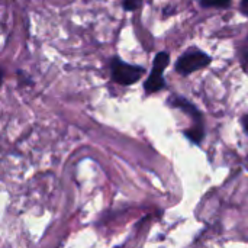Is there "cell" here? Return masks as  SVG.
Wrapping results in <instances>:
<instances>
[{
  "mask_svg": "<svg viewBox=\"0 0 248 248\" xmlns=\"http://www.w3.org/2000/svg\"><path fill=\"white\" fill-rule=\"evenodd\" d=\"M240 10L248 16V0H241V4H240Z\"/></svg>",
  "mask_w": 248,
  "mask_h": 248,
  "instance_id": "9",
  "label": "cell"
},
{
  "mask_svg": "<svg viewBox=\"0 0 248 248\" xmlns=\"http://www.w3.org/2000/svg\"><path fill=\"white\" fill-rule=\"evenodd\" d=\"M201 4L203 7H218L225 9L231 6V0H201Z\"/></svg>",
  "mask_w": 248,
  "mask_h": 248,
  "instance_id": "6",
  "label": "cell"
},
{
  "mask_svg": "<svg viewBox=\"0 0 248 248\" xmlns=\"http://www.w3.org/2000/svg\"><path fill=\"white\" fill-rule=\"evenodd\" d=\"M110 73H112L113 81H116L118 84L131 86L142 77L145 70L140 65L128 64L122 61L121 58H113L110 62Z\"/></svg>",
  "mask_w": 248,
  "mask_h": 248,
  "instance_id": "1",
  "label": "cell"
},
{
  "mask_svg": "<svg viewBox=\"0 0 248 248\" xmlns=\"http://www.w3.org/2000/svg\"><path fill=\"white\" fill-rule=\"evenodd\" d=\"M241 125H243L244 131L248 134V115H244V116H243V119H241Z\"/></svg>",
  "mask_w": 248,
  "mask_h": 248,
  "instance_id": "10",
  "label": "cell"
},
{
  "mask_svg": "<svg viewBox=\"0 0 248 248\" xmlns=\"http://www.w3.org/2000/svg\"><path fill=\"white\" fill-rule=\"evenodd\" d=\"M169 62H170V55L167 52L163 51V52H158L155 55L151 74L144 84V89L147 93H155V92H160L161 89H164L166 81L163 78V71L166 70Z\"/></svg>",
  "mask_w": 248,
  "mask_h": 248,
  "instance_id": "3",
  "label": "cell"
},
{
  "mask_svg": "<svg viewBox=\"0 0 248 248\" xmlns=\"http://www.w3.org/2000/svg\"><path fill=\"white\" fill-rule=\"evenodd\" d=\"M211 62V57L205 54L203 51H199L196 48L187 49L176 62V71L180 73L182 76L192 74L198 70H202L208 67Z\"/></svg>",
  "mask_w": 248,
  "mask_h": 248,
  "instance_id": "2",
  "label": "cell"
},
{
  "mask_svg": "<svg viewBox=\"0 0 248 248\" xmlns=\"http://www.w3.org/2000/svg\"><path fill=\"white\" fill-rule=\"evenodd\" d=\"M170 105H171V106H174V108L182 109V110H183V112H186L189 116H193V119H195L196 122H201L202 116H201L199 110H198L192 103H189L187 100H185L183 97H173V99L170 100Z\"/></svg>",
  "mask_w": 248,
  "mask_h": 248,
  "instance_id": "4",
  "label": "cell"
},
{
  "mask_svg": "<svg viewBox=\"0 0 248 248\" xmlns=\"http://www.w3.org/2000/svg\"><path fill=\"white\" fill-rule=\"evenodd\" d=\"M240 60H241L243 68L248 73V36L240 46Z\"/></svg>",
  "mask_w": 248,
  "mask_h": 248,
  "instance_id": "7",
  "label": "cell"
},
{
  "mask_svg": "<svg viewBox=\"0 0 248 248\" xmlns=\"http://www.w3.org/2000/svg\"><path fill=\"white\" fill-rule=\"evenodd\" d=\"M185 135H186L190 141H193L195 144H199V142L202 141V138L205 137L202 124H196V126H193V128H190V129H186V131H185Z\"/></svg>",
  "mask_w": 248,
  "mask_h": 248,
  "instance_id": "5",
  "label": "cell"
},
{
  "mask_svg": "<svg viewBox=\"0 0 248 248\" xmlns=\"http://www.w3.org/2000/svg\"><path fill=\"white\" fill-rule=\"evenodd\" d=\"M1 80H3V73H1V70H0V84H1Z\"/></svg>",
  "mask_w": 248,
  "mask_h": 248,
  "instance_id": "11",
  "label": "cell"
},
{
  "mask_svg": "<svg viewBox=\"0 0 248 248\" xmlns=\"http://www.w3.org/2000/svg\"><path fill=\"white\" fill-rule=\"evenodd\" d=\"M141 3L142 0H124V9L132 12V10H137L141 6Z\"/></svg>",
  "mask_w": 248,
  "mask_h": 248,
  "instance_id": "8",
  "label": "cell"
}]
</instances>
